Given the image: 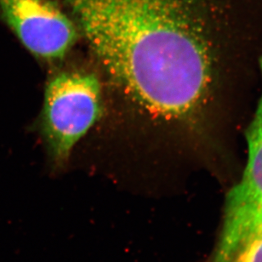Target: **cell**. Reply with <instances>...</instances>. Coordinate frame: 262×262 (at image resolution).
Wrapping results in <instances>:
<instances>
[{"label":"cell","mask_w":262,"mask_h":262,"mask_svg":"<svg viewBox=\"0 0 262 262\" xmlns=\"http://www.w3.org/2000/svg\"><path fill=\"white\" fill-rule=\"evenodd\" d=\"M262 76V59L260 61ZM248 162L242 180L229 192L224 224L213 262H229L262 237V94L247 131Z\"/></svg>","instance_id":"cell-3"},{"label":"cell","mask_w":262,"mask_h":262,"mask_svg":"<svg viewBox=\"0 0 262 262\" xmlns=\"http://www.w3.org/2000/svg\"><path fill=\"white\" fill-rule=\"evenodd\" d=\"M101 113V85L94 74L68 72L51 79L45 96L43 131L56 161L68 159Z\"/></svg>","instance_id":"cell-2"},{"label":"cell","mask_w":262,"mask_h":262,"mask_svg":"<svg viewBox=\"0 0 262 262\" xmlns=\"http://www.w3.org/2000/svg\"><path fill=\"white\" fill-rule=\"evenodd\" d=\"M0 17L28 51L39 58H63L75 43L77 28L51 0H0Z\"/></svg>","instance_id":"cell-4"},{"label":"cell","mask_w":262,"mask_h":262,"mask_svg":"<svg viewBox=\"0 0 262 262\" xmlns=\"http://www.w3.org/2000/svg\"><path fill=\"white\" fill-rule=\"evenodd\" d=\"M229 262H262V237L248 245Z\"/></svg>","instance_id":"cell-5"},{"label":"cell","mask_w":262,"mask_h":262,"mask_svg":"<svg viewBox=\"0 0 262 262\" xmlns=\"http://www.w3.org/2000/svg\"><path fill=\"white\" fill-rule=\"evenodd\" d=\"M110 78L151 115L186 119L211 90L206 0H62Z\"/></svg>","instance_id":"cell-1"}]
</instances>
